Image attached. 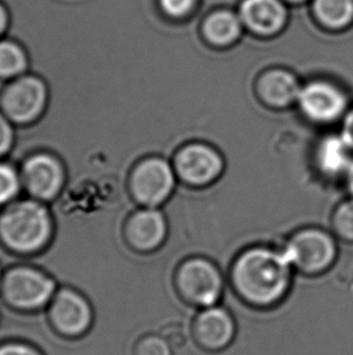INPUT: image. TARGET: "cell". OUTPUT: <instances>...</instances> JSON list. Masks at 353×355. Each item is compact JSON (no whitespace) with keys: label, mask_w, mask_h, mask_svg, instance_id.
<instances>
[{"label":"cell","mask_w":353,"mask_h":355,"mask_svg":"<svg viewBox=\"0 0 353 355\" xmlns=\"http://www.w3.org/2000/svg\"><path fill=\"white\" fill-rule=\"evenodd\" d=\"M333 225L339 236L345 239L353 240V199L336 209Z\"/></svg>","instance_id":"22"},{"label":"cell","mask_w":353,"mask_h":355,"mask_svg":"<svg viewBox=\"0 0 353 355\" xmlns=\"http://www.w3.org/2000/svg\"><path fill=\"white\" fill-rule=\"evenodd\" d=\"M291 1H300V0H291Z\"/></svg>","instance_id":"31"},{"label":"cell","mask_w":353,"mask_h":355,"mask_svg":"<svg viewBox=\"0 0 353 355\" xmlns=\"http://www.w3.org/2000/svg\"><path fill=\"white\" fill-rule=\"evenodd\" d=\"M173 348L160 334L139 337L132 347V355H172Z\"/></svg>","instance_id":"21"},{"label":"cell","mask_w":353,"mask_h":355,"mask_svg":"<svg viewBox=\"0 0 353 355\" xmlns=\"http://www.w3.org/2000/svg\"><path fill=\"white\" fill-rule=\"evenodd\" d=\"M241 22V19L230 11L215 12L206 21V37L219 45L231 43L239 35Z\"/></svg>","instance_id":"18"},{"label":"cell","mask_w":353,"mask_h":355,"mask_svg":"<svg viewBox=\"0 0 353 355\" xmlns=\"http://www.w3.org/2000/svg\"><path fill=\"white\" fill-rule=\"evenodd\" d=\"M24 189L19 170L0 160V209L19 199V193Z\"/></svg>","instance_id":"20"},{"label":"cell","mask_w":353,"mask_h":355,"mask_svg":"<svg viewBox=\"0 0 353 355\" xmlns=\"http://www.w3.org/2000/svg\"><path fill=\"white\" fill-rule=\"evenodd\" d=\"M48 327L56 336L77 341L87 336L95 322V312L84 293L75 288H57L46 308Z\"/></svg>","instance_id":"5"},{"label":"cell","mask_w":353,"mask_h":355,"mask_svg":"<svg viewBox=\"0 0 353 355\" xmlns=\"http://www.w3.org/2000/svg\"><path fill=\"white\" fill-rule=\"evenodd\" d=\"M316 15L329 27H343L353 17V0H315Z\"/></svg>","instance_id":"19"},{"label":"cell","mask_w":353,"mask_h":355,"mask_svg":"<svg viewBox=\"0 0 353 355\" xmlns=\"http://www.w3.org/2000/svg\"><path fill=\"white\" fill-rule=\"evenodd\" d=\"M283 251L291 267L306 274L325 272L336 257L334 239L318 230H305L296 233Z\"/></svg>","instance_id":"9"},{"label":"cell","mask_w":353,"mask_h":355,"mask_svg":"<svg viewBox=\"0 0 353 355\" xmlns=\"http://www.w3.org/2000/svg\"><path fill=\"white\" fill-rule=\"evenodd\" d=\"M173 168L183 182L195 187H205L215 182L224 170L220 154L203 144H186L173 159Z\"/></svg>","instance_id":"10"},{"label":"cell","mask_w":353,"mask_h":355,"mask_svg":"<svg viewBox=\"0 0 353 355\" xmlns=\"http://www.w3.org/2000/svg\"><path fill=\"white\" fill-rule=\"evenodd\" d=\"M300 90L296 78L282 69L265 73L258 84L259 96L272 108H286L296 103Z\"/></svg>","instance_id":"15"},{"label":"cell","mask_w":353,"mask_h":355,"mask_svg":"<svg viewBox=\"0 0 353 355\" xmlns=\"http://www.w3.org/2000/svg\"><path fill=\"white\" fill-rule=\"evenodd\" d=\"M352 152L343 135H330L320 141L316 162L320 171L327 176H345L353 163Z\"/></svg>","instance_id":"16"},{"label":"cell","mask_w":353,"mask_h":355,"mask_svg":"<svg viewBox=\"0 0 353 355\" xmlns=\"http://www.w3.org/2000/svg\"><path fill=\"white\" fill-rule=\"evenodd\" d=\"M191 335L201 349L217 353L226 349L234 341L236 324L234 318L219 306L203 308L192 322Z\"/></svg>","instance_id":"12"},{"label":"cell","mask_w":353,"mask_h":355,"mask_svg":"<svg viewBox=\"0 0 353 355\" xmlns=\"http://www.w3.org/2000/svg\"><path fill=\"white\" fill-rule=\"evenodd\" d=\"M15 125L0 111V160L11 152L15 144Z\"/></svg>","instance_id":"24"},{"label":"cell","mask_w":353,"mask_h":355,"mask_svg":"<svg viewBox=\"0 0 353 355\" xmlns=\"http://www.w3.org/2000/svg\"><path fill=\"white\" fill-rule=\"evenodd\" d=\"M48 96V84L43 78L26 73L6 82L0 92V111L14 125H32L45 114Z\"/></svg>","instance_id":"4"},{"label":"cell","mask_w":353,"mask_h":355,"mask_svg":"<svg viewBox=\"0 0 353 355\" xmlns=\"http://www.w3.org/2000/svg\"><path fill=\"white\" fill-rule=\"evenodd\" d=\"M239 19L257 33H275L286 21V9L280 0H244Z\"/></svg>","instance_id":"14"},{"label":"cell","mask_w":353,"mask_h":355,"mask_svg":"<svg viewBox=\"0 0 353 355\" xmlns=\"http://www.w3.org/2000/svg\"><path fill=\"white\" fill-rule=\"evenodd\" d=\"M0 355H45L30 342L24 340H6L0 342Z\"/></svg>","instance_id":"23"},{"label":"cell","mask_w":353,"mask_h":355,"mask_svg":"<svg viewBox=\"0 0 353 355\" xmlns=\"http://www.w3.org/2000/svg\"><path fill=\"white\" fill-rule=\"evenodd\" d=\"M161 9L173 17H179L188 14L192 6L195 5L196 0H159Z\"/></svg>","instance_id":"25"},{"label":"cell","mask_w":353,"mask_h":355,"mask_svg":"<svg viewBox=\"0 0 353 355\" xmlns=\"http://www.w3.org/2000/svg\"><path fill=\"white\" fill-rule=\"evenodd\" d=\"M3 275H4V272L1 270V267H0V286H1V280H3Z\"/></svg>","instance_id":"30"},{"label":"cell","mask_w":353,"mask_h":355,"mask_svg":"<svg viewBox=\"0 0 353 355\" xmlns=\"http://www.w3.org/2000/svg\"><path fill=\"white\" fill-rule=\"evenodd\" d=\"M22 187L29 198L39 202H53L61 196L67 182L62 160L50 152H35L24 159L19 168Z\"/></svg>","instance_id":"7"},{"label":"cell","mask_w":353,"mask_h":355,"mask_svg":"<svg viewBox=\"0 0 353 355\" xmlns=\"http://www.w3.org/2000/svg\"><path fill=\"white\" fill-rule=\"evenodd\" d=\"M11 22V16L8 6L0 0V39L4 38Z\"/></svg>","instance_id":"28"},{"label":"cell","mask_w":353,"mask_h":355,"mask_svg":"<svg viewBox=\"0 0 353 355\" xmlns=\"http://www.w3.org/2000/svg\"><path fill=\"white\" fill-rule=\"evenodd\" d=\"M302 114L318 124H330L346 114L347 98L334 84L323 80L301 87L298 102Z\"/></svg>","instance_id":"11"},{"label":"cell","mask_w":353,"mask_h":355,"mask_svg":"<svg viewBox=\"0 0 353 355\" xmlns=\"http://www.w3.org/2000/svg\"><path fill=\"white\" fill-rule=\"evenodd\" d=\"M0 318H1V317H0Z\"/></svg>","instance_id":"32"},{"label":"cell","mask_w":353,"mask_h":355,"mask_svg":"<svg viewBox=\"0 0 353 355\" xmlns=\"http://www.w3.org/2000/svg\"><path fill=\"white\" fill-rule=\"evenodd\" d=\"M28 69L29 56L24 45L15 39H0V80L10 82Z\"/></svg>","instance_id":"17"},{"label":"cell","mask_w":353,"mask_h":355,"mask_svg":"<svg viewBox=\"0 0 353 355\" xmlns=\"http://www.w3.org/2000/svg\"><path fill=\"white\" fill-rule=\"evenodd\" d=\"M166 236L168 222L158 207H141L125 222V241L137 252L145 254L159 249Z\"/></svg>","instance_id":"13"},{"label":"cell","mask_w":353,"mask_h":355,"mask_svg":"<svg viewBox=\"0 0 353 355\" xmlns=\"http://www.w3.org/2000/svg\"><path fill=\"white\" fill-rule=\"evenodd\" d=\"M181 297L195 307L217 306L223 293V279L215 264L207 259H191L181 264L176 275Z\"/></svg>","instance_id":"8"},{"label":"cell","mask_w":353,"mask_h":355,"mask_svg":"<svg viewBox=\"0 0 353 355\" xmlns=\"http://www.w3.org/2000/svg\"><path fill=\"white\" fill-rule=\"evenodd\" d=\"M291 264L284 251L257 246L239 254L233 284L244 302L267 308L281 302L291 286Z\"/></svg>","instance_id":"1"},{"label":"cell","mask_w":353,"mask_h":355,"mask_svg":"<svg viewBox=\"0 0 353 355\" xmlns=\"http://www.w3.org/2000/svg\"><path fill=\"white\" fill-rule=\"evenodd\" d=\"M176 178L168 160L160 157L141 159L129 171V196L141 207H159L172 196Z\"/></svg>","instance_id":"6"},{"label":"cell","mask_w":353,"mask_h":355,"mask_svg":"<svg viewBox=\"0 0 353 355\" xmlns=\"http://www.w3.org/2000/svg\"><path fill=\"white\" fill-rule=\"evenodd\" d=\"M55 220L46 202L16 199L0 210V244L11 254L33 256L53 243Z\"/></svg>","instance_id":"2"},{"label":"cell","mask_w":353,"mask_h":355,"mask_svg":"<svg viewBox=\"0 0 353 355\" xmlns=\"http://www.w3.org/2000/svg\"><path fill=\"white\" fill-rule=\"evenodd\" d=\"M56 291L57 285L50 274L28 264L6 269L0 286L3 302L15 312L24 314L46 309Z\"/></svg>","instance_id":"3"},{"label":"cell","mask_w":353,"mask_h":355,"mask_svg":"<svg viewBox=\"0 0 353 355\" xmlns=\"http://www.w3.org/2000/svg\"><path fill=\"white\" fill-rule=\"evenodd\" d=\"M161 335L171 345L172 348H181L186 342V332L181 325H168L163 329Z\"/></svg>","instance_id":"26"},{"label":"cell","mask_w":353,"mask_h":355,"mask_svg":"<svg viewBox=\"0 0 353 355\" xmlns=\"http://www.w3.org/2000/svg\"><path fill=\"white\" fill-rule=\"evenodd\" d=\"M345 178H346V186L349 189L350 194L353 199V163L351 164L349 170L345 173Z\"/></svg>","instance_id":"29"},{"label":"cell","mask_w":353,"mask_h":355,"mask_svg":"<svg viewBox=\"0 0 353 355\" xmlns=\"http://www.w3.org/2000/svg\"><path fill=\"white\" fill-rule=\"evenodd\" d=\"M341 135L353 150V110L345 114L344 126H343Z\"/></svg>","instance_id":"27"}]
</instances>
